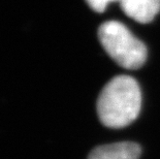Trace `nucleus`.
<instances>
[{"mask_svg":"<svg viewBox=\"0 0 160 159\" xmlns=\"http://www.w3.org/2000/svg\"><path fill=\"white\" fill-rule=\"evenodd\" d=\"M142 107L138 82L129 76H118L104 86L97 100L100 122L108 128H123L137 119Z\"/></svg>","mask_w":160,"mask_h":159,"instance_id":"1","label":"nucleus"},{"mask_svg":"<svg viewBox=\"0 0 160 159\" xmlns=\"http://www.w3.org/2000/svg\"><path fill=\"white\" fill-rule=\"evenodd\" d=\"M122 11L142 24L153 21L160 11V0H119Z\"/></svg>","mask_w":160,"mask_h":159,"instance_id":"4","label":"nucleus"},{"mask_svg":"<svg viewBox=\"0 0 160 159\" xmlns=\"http://www.w3.org/2000/svg\"><path fill=\"white\" fill-rule=\"evenodd\" d=\"M119 1V0H86L88 5L97 12H103L107 9L108 3Z\"/></svg>","mask_w":160,"mask_h":159,"instance_id":"5","label":"nucleus"},{"mask_svg":"<svg viewBox=\"0 0 160 159\" xmlns=\"http://www.w3.org/2000/svg\"><path fill=\"white\" fill-rule=\"evenodd\" d=\"M98 37L105 52L118 65L126 69H138L146 62V46L122 23H103L98 29Z\"/></svg>","mask_w":160,"mask_h":159,"instance_id":"2","label":"nucleus"},{"mask_svg":"<svg viewBox=\"0 0 160 159\" xmlns=\"http://www.w3.org/2000/svg\"><path fill=\"white\" fill-rule=\"evenodd\" d=\"M142 149L137 143L121 142L94 148L88 159H138Z\"/></svg>","mask_w":160,"mask_h":159,"instance_id":"3","label":"nucleus"}]
</instances>
